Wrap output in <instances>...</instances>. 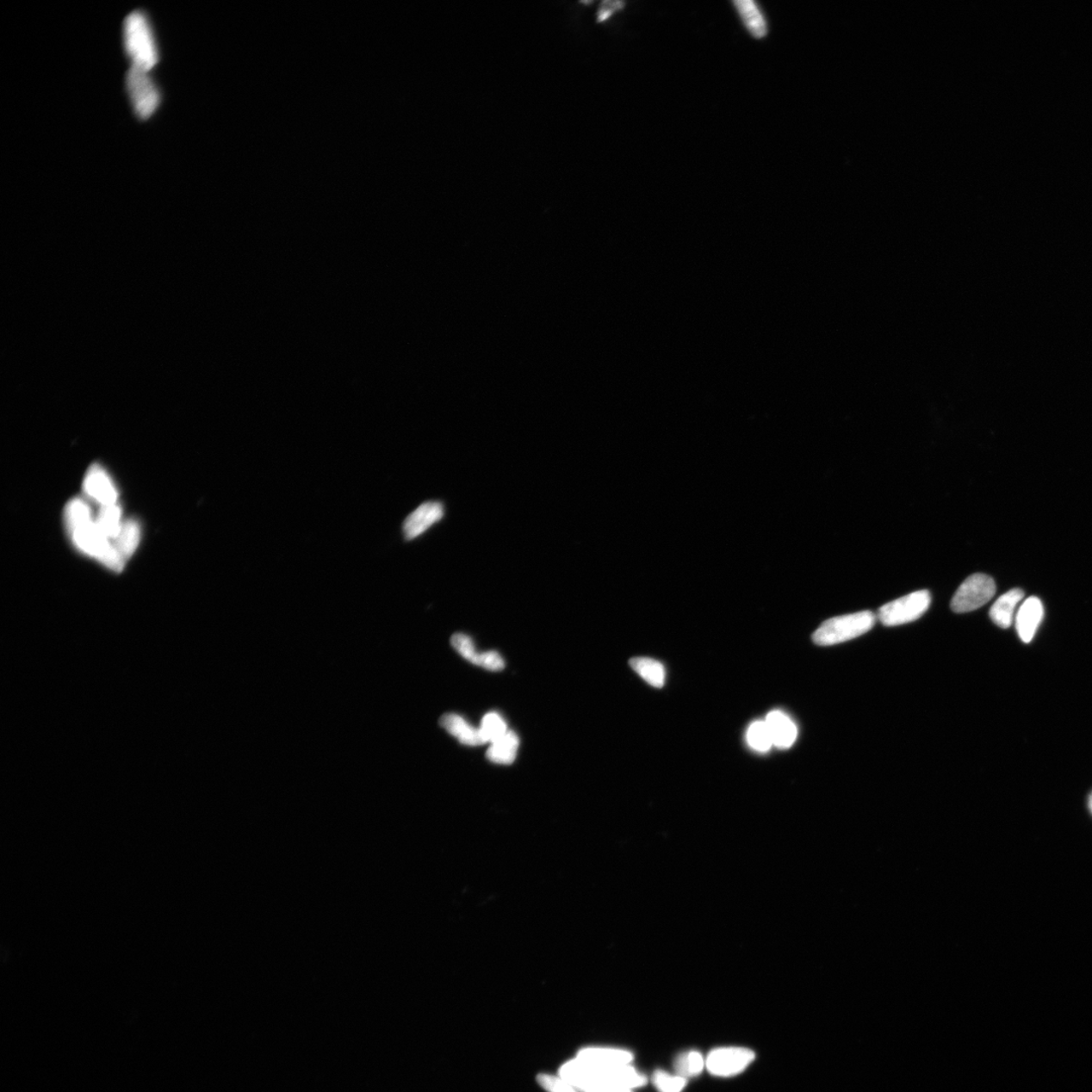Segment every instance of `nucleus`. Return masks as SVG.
<instances>
[{
	"label": "nucleus",
	"instance_id": "1",
	"mask_svg": "<svg viewBox=\"0 0 1092 1092\" xmlns=\"http://www.w3.org/2000/svg\"><path fill=\"white\" fill-rule=\"evenodd\" d=\"M124 44L132 66L150 71L159 60L152 28L141 11H133L124 22Z\"/></svg>",
	"mask_w": 1092,
	"mask_h": 1092
},
{
	"label": "nucleus",
	"instance_id": "2",
	"mask_svg": "<svg viewBox=\"0 0 1092 1092\" xmlns=\"http://www.w3.org/2000/svg\"><path fill=\"white\" fill-rule=\"evenodd\" d=\"M876 615L861 611L830 618L813 633V642L821 647L835 646L853 640L873 629Z\"/></svg>",
	"mask_w": 1092,
	"mask_h": 1092
},
{
	"label": "nucleus",
	"instance_id": "3",
	"mask_svg": "<svg viewBox=\"0 0 1092 1092\" xmlns=\"http://www.w3.org/2000/svg\"><path fill=\"white\" fill-rule=\"evenodd\" d=\"M931 602L932 597L928 591H916L885 604L879 609L878 619L885 626L914 623L928 611Z\"/></svg>",
	"mask_w": 1092,
	"mask_h": 1092
},
{
	"label": "nucleus",
	"instance_id": "4",
	"mask_svg": "<svg viewBox=\"0 0 1092 1092\" xmlns=\"http://www.w3.org/2000/svg\"><path fill=\"white\" fill-rule=\"evenodd\" d=\"M126 85L138 117L149 119L158 109L161 101L158 87L149 72L132 66L127 74Z\"/></svg>",
	"mask_w": 1092,
	"mask_h": 1092
},
{
	"label": "nucleus",
	"instance_id": "5",
	"mask_svg": "<svg viewBox=\"0 0 1092 1092\" xmlns=\"http://www.w3.org/2000/svg\"><path fill=\"white\" fill-rule=\"evenodd\" d=\"M995 580L985 574L968 577L952 597L951 608L955 613L975 611L989 603L996 595Z\"/></svg>",
	"mask_w": 1092,
	"mask_h": 1092
},
{
	"label": "nucleus",
	"instance_id": "6",
	"mask_svg": "<svg viewBox=\"0 0 1092 1092\" xmlns=\"http://www.w3.org/2000/svg\"><path fill=\"white\" fill-rule=\"evenodd\" d=\"M756 1055L751 1049L723 1047L711 1051L706 1057V1069L714 1076L730 1077L746 1070Z\"/></svg>",
	"mask_w": 1092,
	"mask_h": 1092
},
{
	"label": "nucleus",
	"instance_id": "7",
	"mask_svg": "<svg viewBox=\"0 0 1092 1092\" xmlns=\"http://www.w3.org/2000/svg\"><path fill=\"white\" fill-rule=\"evenodd\" d=\"M444 507L440 502H426L412 512L404 522L403 530L406 539L412 540L429 530L430 527L444 518Z\"/></svg>",
	"mask_w": 1092,
	"mask_h": 1092
},
{
	"label": "nucleus",
	"instance_id": "8",
	"mask_svg": "<svg viewBox=\"0 0 1092 1092\" xmlns=\"http://www.w3.org/2000/svg\"><path fill=\"white\" fill-rule=\"evenodd\" d=\"M84 489L87 496L94 499L102 506L117 504L118 492L106 470L100 464H94L87 472Z\"/></svg>",
	"mask_w": 1092,
	"mask_h": 1092
},
{
	"label": "nucleus",
	"instance_id": "9",
	"mask_svg": "<svg viewBox=\"0 0 1092 1092\" xmlns=\"http://www.w3.org/2000/svg\"><path fill=\"white\" fill-rule=\"evenodd\" d=\"M1044 617V607L1037 597H1030L1021 604L1016 614L1015 626L1021 640L1026 643L1032 642Z\"/></svg>",
	"mask_w": 1092,
	"mask_h": 1092
},
{
	"label": "nucleus",
	"instance_id": "10",
	"mask_svg": "<svg viewBox=\"0 0 1092 1092\" xmlns=\"http://www.w3.org/2000/svg\"><path fill=\"white\" fill-rule=\"evenodd\" d=\"M768 725L772 745L780 749H787L793 746L797 739V728L793 720L786 713L779 710L772 711L765 720Z\"/></svg>",
	"mask_w": 1092,
	"mask_h": 1092
},
{
	"label": "nucleus",
	"instance_id": "11",
	"mask_svg": "<svg viewBox=\"0 0 1092 1092\" xmlns=\"http://www.w3.org/2000/svg\"><path fill=\"white\" fill-rule=\"evenodd\" d=\"M578 1059L596 1067L610 1068L630 1065L633 1055L621 1049L589 1048L580 1051Z\"/></svg>",
	"mask_w": 1092,
	"mask_h": 1092
},
{
	"label": "nucleus",
	"instance_id": "12",
	"mask_svg": "<svg viewBox=\"0 0 1092 1092\" xmlns=\"http://www.w3.org/2000/svg\"><path fill=\"white\" fill-rule=\"evenodd\" d=\"M439 724L451 735L456 737L463 745L466 746H481L485 745L486 741L481 735L480 728L476 729L467 723V720L455 713H447L441 717Z\"/></svg>",
	"mask_w": 1092,
	"mask_h": 1092
},
{
	"label": "nucleus",
	"instance_id": "13",
	"mask_svg": "<svg viewBox=\"0 0 1092 1092\" xmlns=\"http://www.w3.org/2000/svg\"><path fill=\"white\" fill-rule=\"evenodd\" d=\"M1024 591L1021 589L1010 590L1008 593L999 597L996 602L993 604L990 612L993 624L1003 630L1012 626L1015 609L1024 599Z\"/></svg>",
	"mask_w": 1092,
	"mask_h": 1092
},
{
	"label": "nucleus",
	"instance_id": "14",
	"mask_svg": "<svg viewBox=\"0 0 1092 1092\" xmlns=\"http://www.w3.org/2000/svg\"><path fill=\"white\" fill-rule=\"evenodd\" d=\"M519 748V737L514 731L508 730L499 740L491 743L487 748V758L491 762L499 765H511L517 757Z\"/></svg>",
	"mask_w": 1092,
	"mask_h": 1092
},
{
	"label": "nucleus",
	"instance_id": "15",
	"mask_svg": "<svg viewBox=\"0 0 1092 1092\" xmlns=\"http://www.w3.org/2000/svg\"><path fill=\"white\" fill-rule=\"evenodd\" d=\"M735 8L748 31L756 39H762L768 33L766 22L756 3L752 0H736Z\"/></svg>",
	"mask_w": 1092,
	"mask_h": 1092
},
{
	"label": "nucleus",
	"instance_id": "16",
	"mask_svg": "<svg viewBox=\"0 0 1092 1092\" xmlns=\"http://www.w3.org/2000/svg\"><path fill=\"white\" fill-rule=\"evenodd\" d=\"M141 528L136 520H127L121 527L119 537L114 540L115 549L127 561L135 553L139 543H140Z\"/></svg>",
	"mask_w": 1092,
	"mask_h": 1092
},
{
	"label": "nucleus",
	"instance_id": "17",
	"mask_svg": "<svg viewBox=\"0 0 1092 1092\" xmlns=\"http://www.w3.org/2000/svg\"><path fill=\"white\" fill-rule=\"evenodd\" d=\"M630 664L632 669L653 687L664 686L666 672L660 661L648 658H635L630 660Z\"/></svg>",
	"mask_w": 1092,
	"mask_h": 1092
},
{
	"label": "nucleus",
	"instance_id": "18",
	"mask_svg": "<svg viewBox=\"0 0 1092 1092\" xmlns=\"http://www.w3.org/2000/svg\"><path fill=\"white\" fill-rule=\"evenodd\" d=\"M121 510L117 504L110 505V506H102L100 513L97 515L96 520L97 526L100 527L104 536L112 540V542L119 537L121 527H123L124 523H121Z\"/></svg>",
	"mask_w": 1092,
	"mask_h": 1092
},
{
	"label": "nucleus",
	"instance_id": "19",
	"mask_svg": "<svg viewBox=\"0 0 1092 1092\" xmlns=\"http://www.w3.org/2000/svg\"><path fill=\"white\" fill-rule=\"evenodd\" d=\"M678 1076L684 1078L699 1076L706 1069V1058L697 1051H689L678 1057L675 1063Z\"/></svg>",
	"mask_w": 1092,
	"mask_h": 1092
},
{
	"label": "nucleus",
	"instance_id": "20",
	"mask_svg": "<svg viewBox=\"0 0 1092 1092\" xmlns=\"http://www.w3.org/2000/svg\"><path fill=\"white\" fill-rule=\"evenodd\" d=\"M747 739L748 745L760 753L768 752L774 746L772 745V736L768 725L765 720H759L754 723L748 730Z\"/></svg>",
	"mask_w": 1092,
	"mask_h": 1092
},
{
	"label": "nucleus",
	"instance_id": "21",
	"mask_svg": "<svg viewBox=\"0 0 1092 1092\" xmlns=\"http://www.w3.org/2000/svg\"><path fill=\"white\" fill-rule=\"evenodd\" d=\"M481 735H483L486 743L493 742L503 736L509 730L506 723L501 716L496 712L486 714L480 726Z\"/></svg>",
	"mask_w": 1092,
	"mask_h": 1092
},
{
	"label": "nucleus",
	"instance_id": "22",
	"mask_svg": "<svg viewBox=\"0 0 1092 1092\" xmlns=\"http://www.w3.org/2000/svg\"><path fill=\"white\" fill-rule=\"evenodd\" d=\"M653 1083L659 1092H682L687 1084V1079L682 1076H672L663 1070H658L654 1073Z\"/></svg>",
	"mask_w": 1092,
	"mask_h": 1092
},
{
	"label": "nucleus",
	"instance_id": "23",
	"mask_svg": "<svg viewBox=\"0 0 1092 1092\" xmlns=\"http://www.w3.org/2000/svg\"><path fill=\"white\" fill-rule=\"evenodd\" d=\"M450 642L453 648H455L456 652L462 656V658L468 660L474 665L475 664V661L478 659L480 653L476 652L472 638L467 635H463V633H456V635L452 636Z\"/></svg>",
	"mask_w": 1092,
	"mask_h": 1092
},
{
	"label": "nucleus",
	"instance_id": "24",
	"mask_svg": "<svg viewBox=\"0 0 1092 1092\" xmlns=\"http://www.w3.org/2000/svg\"><path fill=\"white\" fill-rule=\"evenodd\" d=\"M476 666L484 667L489 671H501L505 667L502 656L496 652L480 653Z\"/></svg>",
	"mask_w": 1092,
	"mask_h": 1092
},
{
	"label": "nucleus",
	"instance_id": "25",
	"mask_svg": "<svg viewBox=\"0 0 1092 1092\" xmlns=\"http://www.w3.org/2000/svg\"><path fill=\"white\" fill-rule=\"evenodd\" d=\"M538 1083L544 1089L549 1092H576L566 1080L544 1076V1074L538 1076Z\"/></svg>",
	"mask_w": 1092,
	"mask_h": 1092
},
{
	"label": "nucleus",
	"instance_id": "26",
	"mask_svg": "<svg viewBox=\"0 0 1092 1092\" xmlns=\"http://www.w3.org/2000/svg\"><path fill=\"white\" fill-rule=\"evenodd\" d=\"M624 3L621 2H605L603 3L599 11H598V22H603L609 19L617 10L623 9Z\"/></svg>",
	"mask_w": 1092,
	"mask_h": 1092
},
{
	"label": "nucleus",
	"instance_id": "27",
	"mask_svg": "<svg viewBox=\"0 0 1092 1092\" xmlns=\"http://www.w3.org/2000/svg\"><path fill=\"white\" fill-rule=\"evenodd\" d=\"M591 1092H632V1090H627V1089H600V1090H595V1091H591Z\"/></svg>",
	"mask_w": 1092,
	"mask_h": 1092
},
{
	"label": "nucleus",
	"instance_id": "28",
	"mask_svg": "<svg viewBox=\"0 0 1092 1092\" xmlns=\"http://www.w3.org/2000/svg\"><path fill=\"white\" fill-rule=\"evenodd\" d=\"M1089 810H1091V812H1092V794L1090 795V797H1089Z\"/></svg>",
	"mask_w": 1092,
	"mask_h": 1092
}]
</instances>
